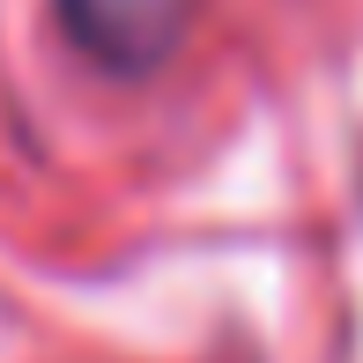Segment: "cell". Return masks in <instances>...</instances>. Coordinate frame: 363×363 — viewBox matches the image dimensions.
Instances as JSON below:
<instances>
[{
  "instance_id": "1",
  "label": "cell",
  "mask_w": 363,
  "mask_h": 363,
  "mask_svg": "<svg viewBox=\"0 0 363 363\" xmlns=\"http://www.w3.org/2000/svg\"><path fill=\"white\" fill-rule=\"evenodd\" d=\"M74 30L104 52H148L171 23V0H67Z\"/></svg>"
}]
</instances>
